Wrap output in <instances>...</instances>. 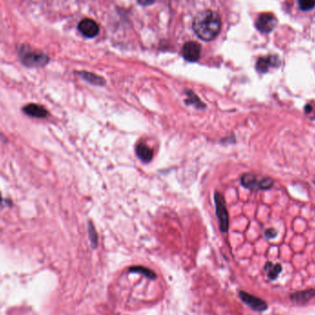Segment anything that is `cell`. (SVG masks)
Instances as JSON below:
<instances>
[{"label": "cell", "instance_id": "obj_1", "mask_svg": "<svg viewBox=\"0 0 315 315\" xmlns=\"http://www.w3.org/2000/svg\"><path fill=\"white\" fill-rule=\"evenodd\" d=\"M193 29L200 39L212 41L215 39L221 29V19L217 12L203 11L199 12L194 20Z\"/></svg>", "mask_w": 315, "mask_h": 315}, {"label": "cell", "instance_id": "obj_2", "mask_svg": "<svg viewBox=\"0 0 315 315\" xmlns=\"http://www.w3.org/2000/svg\"><path fill=\"white\" fill-rule=\"evenodd\" d=\"M20 57L23 64L29 68H43L49 62V57L45 54L25 48L24 46L20 50Z\"/></svg>", "mask_w": 315, "mask_h": 315}, {"label": "cell", "instance_id": "obj_3", "mask_svg": "<svg viewBox=\"0 0 315 315\" xmlns=\"http://www.w3.org/2000/svg\"><path fill=\"white\" fill-rule=\"evenodd\" d=\"M215 204H216V213L220 221V231L227 232L229 230V213L226 207L224 197L220 192H215Z\"/></svg>", "mask_w": 315, "mask_h": 315}, {"label": "cell", "instance_id": "obj_4", "mask_svg": "<svg viewBox=\"0 0 315 315\" xmlns=\"http://www.w3.org/2000/svg\"><path fill=\"white\" fill-rule=\"evenodd\" d=\"M277 25V19L272 13H263L260 14L256 22L255 26L259 32L263 34H269Z\"/></svg>", "mask_w": 315, "mask_h": 315}, {"label": "cell", "instance_id": "obj_5", "mask_svg": "<svg viewBox=\"0 0 315 315\" xmlns=\"http://www.w3.org/2000/svg\"><path fill=\"white\" fill-rule=\"evenodd\" d=\"M182 54L188 62H197L201 55V46L196 42H188L184 45Z\"/></svg>", "mask_w": 315, "mask_h": 315}, {"label": "cell", "instance_id": "obj_6", "mask_svg": "<svg viewBox=\"0 0 315 315\" xmlns=\"http://www.w3.org/2000/svg\"><path fill=\"white\" fill-rule=\"evenodd\" d=\"M240 298H242V301L245 304H247L249 307L257 311H264L267 309V304L265 300L261 299L258 297H255L252 294H249L244 291H240L239 293Z\"/></svg>", "mask_w": 315, "mask_h": 315}, {"label": "cell", "instance_id": "obj_7", "mask_svg": "<svg viewBox=\"0 0 315 315\" xmlns=\"http://www.w3.org/2000/svg\"><path fill=\"white\" fill-rule=\"evenodd\" d=\"M280 59L277 56L270 55L259 58L256 62V70L259 73H266L271 68H278Z\"/></svg>", "mask_w": 315, "mask_h": 315}, {"label": "cell", "instance_id": "obj_8", "mask_svg": "<svg viewBox=\"0 0 315 315\" xmlns=\"http://www.w3.org/2000/svg\"><path fill=\"white\" fill-rule=\"evenodd\" d=\"M79 31L81 34L87 38H93L99 34V26L98 24L90 19H84L79 23Z\"/></svg>", "mask_w": 315, "mask_h": 315}, {"label": "cell", "instance_id": "obj_9", "mask_svg": "<svg viewBox=\"0 0 315 315\" xmlns=\"http://www.w3.org/2000/svg\"><path fill=\"white\" fill-rule=\"evenodd\" d=\"M23 112L29 116L35 117V118H45L48 115V112L45 107L39 104L31 103L23 108Z\"/></svg>", "mask_w": 315, "mask_h": 315}, {"label": "cell", "instance_id": "obj_10", "mask_svg": "<svg viewBox=\"0 0 315 315\" xmlns=\"http://www.w3.org/2000/svg\"><path fill=\"white\" fill-rule=\"evenodd\" d=\"M315 298V288L301 290L298 292L292 293L290 295V299L293 302L298 304H305L309 302L311 298Z\"/></svg>", "mask_w": 315, "mask_h": 315}, {"label": "cell", "instance_id": "obj_11", "mask_svg": "<svg viewBox=\"0 0 315 315\" xmlns=\"http://www.w3.org/2000/svg\"><path fill=\"white\" fill-rule=\"evenodd\" d=\"M135 153H136V156L139 158V160H141L143 163L148 164L149 162H151L152 158H153V150L144 143H140L136 146Z\"/></svg>", "mask_w": 315, "mask_h": 315}, {"label": "cell", "instance_id": "obj_12", "mask_svg": "<svg viewBox=\"0 0 315 315\" xmlns=\"http://www.w3.org/2000/svg\"><path fill=\"white\" fill-rule=\"evenodd\" d=\"M78 75L81 79H84L90 84L96 85V86H104L106 84V80L101 78V76H98L96 74L81 71V72H78Z\"/></svg>", "mask_w": 315, "mask_h": 315}, {"label": "cell", "instance_id": "obj_13", "mask_svg": "<svg viewBox=\"0 0 315 315\" xmlns=\"http://www.w3.org/2000/svg\"><path fill=\"white\" fill-rule=\"evenodd\" d=\"M242 185L249 189H256L260 190V182L258 177L253 174H245L242 176Z\"/></svg>", "mask_w": 315, "mask_h": 315}, {"label": "cell", "instance_id": "obj_14", "mask_svg": "<svg viewBox=\"0 0 315 315\" xmlns=\"http://www.w3.org/2000/svg\"><path fill=\"white\" fill-rule=\"evenodd\" d=\"M264 269L267 272V276L271 280H276L277 276H279V274L281 273L282 265L280 264L274 265L271 262H267Z\"/></svg>", "mask_w": 315, "mask_h": 315}, {"label": "cell", "instance_id": "obj_15", "mask_svg": "<svg viewBox=\"0 0 315 315\" xmlns=\"http://www.w3.org/2000/svg\"><path fill=\"white\" fill-rule=\"evenodd\" d=\"M186 93L188 97V99L186 101V104H192L198 109H205L206 108V104L192 90H186Z\"/></svg>", "mask_w": 315, "mask_h": 315}, {"label": "cell", "instance_id": "obj_16", "mask_svg": "<svg viewBox=\"0 0 315 315\" xmlns=\"http://www.w3.org/2000/svg\"><path fill=\"white\" fill-rule=\"evenodd\" d=\"M129 271L131 273L141 274L149 279H155L157 277L156 274L153 271L146 268V267H144V266H133V267H130Z\"/></svg>", "mask_w": 315, "mask_h": 315}, {"label": "cell", "instance_id": "obj_17", "mask_svg": "<svg viewBox=\"0 0 315 315\" xmlns=\"http://www.w3.org/2000/svg\"><path fill=\"white\" fill-rule=\"evenodd\" d=\"M89 237H90V243L92 248L96 249L98 246V234L96 231L94 225L92 222H89Z\"/></svg>", "mask_w": 315, "mask_h": 315}, {"label": "cell", "instance_id": "obj_18", "mask_svg": "<svg viewBox=\"0 0 315 315\" xmlns=\"http://www.w3.org/2000/svg\"><path fill=\"white\" fill-rule=\"evenodd\" d=\"M298 5L302 12H309L315 7V0H298Z\"/></svg>", "mask_w": 315, "mask_h": 315}, {"label": "cell", "instance_id": "obj_19", "mask_svg": "<svg viewBox=\"0 0 315 315\" xmlns=\"http://www.w3.org/2000/svg\"><path fill=\"white\" fill-rule=\"evenodd\" d=\"M265 235L267 239H273L277 235V231L275 229H268L265 231Z\"/></svg>", "mask_w": 315, "mask_h": 315}, {"label": "cell", "instance_id": "obj_20", "mask_svg": "<svg viewBox=\"0 0 315 315\" xmlns=\"http://www.w3.org/2000/svg\"><path fill=\"white\" fill-rule=\"evenodd\" d=\"M137 1L143 6H148L153 4L154 2H156V0H137Z\"/></svg>", "mask_w": 315, "mask_h": 315}, {"label": "cell", "instance_id": "obj_21", "mask_svg": "<svg viewBox=\"0 0 315 315\" xmlns=\"http://www.w3.org/2000/svg\"><path fill=\"white\" fill-rule=\"evenodd\" d=\"M311 110H312L311 106H310L309 104H307V105H306V107H305V112L307 113H309L311 112Z\"/></svg>", "mask_w": 315, "mask_h": 315}, {"label": "cell", "instance_id": "obj_22", "mask_svg": "<svg viewBox=\"0 0 315 315\" xmlns=\"http://www.w3.org/2000/svg\"><path fill=\"white\" fill-rule=\"evenodd\" d=\"M314 184H315V182H314Z\"/></svg>", "mask_w": 315, "mask_h": 315}]
</instances>
